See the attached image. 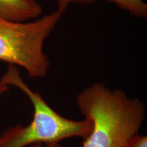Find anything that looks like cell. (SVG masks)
Listing matches in <instances>:
<instances>
[{
    "instance_id": "obj_1",
    "label": "cell",
    "mask_w": 147,
    "mask_h": 147,
    "mask_svg": "<svg viewBox=\"0 0 147 147\" xmlns=\"http://www.w3.org/2000/svg\"><path fill=\"white\" fill-rule=\"evenodd\" d=\"M76 104L92 129L80 147H125L138 134L146 117L144 102L121 89L93 82L76 97Z\"/></svg>"
},
{
    "instance_id": "obj_2",
    "label": "cell",
    "mask_w": 147,
    "mask_h": 147,
    "mask_svg": "<svg viewBox=\"0 0 147 147\" xmlns=\"http://www.w3.org/2000/svg\"><path fill=\"white\" fill-rule=\"evenodd\" d=\"M7 86L21 90L34 107L33 119L27 125H17L7 129L0 135V147H25L41 143H60L69 138H85L92 129L91 121L71 120L57 113L38 92L32 91L22 79L16 65H9L0 80Z\"/></svg>"
},
{
    "instance_id": "obj_3",
    "label": "cell",
    "mask_w": 147,
    "mask_h": 147,
    "mask_svg": "<svg viewBox=\"0 0 147 147\" xmlns=\"http://www.w3.org/2000/svg\"><path fill=\"white\" fill-rule=\"evenodd\" d=\"M62 14L57 10L33 21L0 17V61L21 66L32 78L45 77L50 62L44 52V44Z\"/></svg>"
},
{
    "instance_id": "obj_4",
    "label": "cell",
    "mask_w": 147,
    "mask_h": 147,
    "mask_svg": "<svg viewBox=\"0 0 147 147\" xmlns=\"http://www.w3.org/2000/svg\"><path fill=\"white\" fill-rule=\"evenodd\" d=\"M42 13L37 0H0V17L13 21H27Z\"/></svg>"
},
{
    "instance_id": "obj_5",
    "label": "cell",
    "mask_w": 147,
    "mask_h": 147,
    "mask_svg": "<svg viewBox=\"0 0 147 147\" xmlns=\"http://www.w3.org/2000/svg\"><path fill=\"white\" fill-rule=\"evenodd\" d=\"M95 0H76V3H90ZM117 6L138 18L147 17V3L144 0H108Z\"/></svg>"
},
{
    "instance_id": "obj_6",
    "label": "cell",
    "mask_w": 147,
    "mask_h": 147,
    "mask_svg": "<svg viewBox=\"0 0 147 147\" xmlns=\"http://www.w3.org/2000/svg\"><path fill=\"white\" fill-rule=\"evenodd\" d=\"M125 147H147L146 136L136 134L129 140Z\"/></svg>"
},
{
    "instance_id": "obj_7",
    "label": "cell",
    "mask_w": 147,
    "mask_h": 147,
    "mask_svg": "<svg viewBox=\"0 0 147 147\" xmlns=\"http://www.w3.org/2000/svg\"><path fill=\"white\" fill-rule=\"evenodd\" d=\"M56 1L57 3L58 10L63 13L69 5L71 3L76 2V0H56Z\"/></svg>"
},
{
    "instance_id": "obj_8",
    "label": "cell",
    "mask_w": 147,
    "mask_h": 147,
    "mask_svg": "<svg viewBox=\"0 0 147 147\" xmlns=\"http://www.w3.org/2000/svg\"><path fill=\"white\" fill-rule=\"evenodd\" d=\"M25 147H63L60 143H53V144H44L41 143H37V144H34L29 145V146Z\"/></svg>"
},
{
    "instance_id": "obj_9",
    "label": "cell",
    "mask_w": 147,
    "mask_h": 147,
    "mask_svg": "<svg viewBox=\"0 0 147 147\" xmlns=\"http://www.w3.org/2000/svg\"><path fill=\"white\" fill-rule=\"evenodd\" d=\"M9 86L5 85V84H3L2 82L0 81V95L3 93H4L5 92L8 91L9 90Z\"/></svg>"
}]
</instances>
